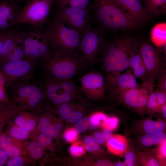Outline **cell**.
Returning a JSON list of instances; mask_svg holds the SVG:
<instances>
[{
  "mask_svg": "<svg viewBox=\"0 0 166 166\" xmlns=\"http://www.w3.org/2000/svg\"><path fill=\"white\" fill-rule=\"evenodd\" d=\"M8 104L0 102V109L7 105Z\"/></svg>",
  "mask_w": 166,
  "mask_h": 166,
  "instance_id": "obj_58",
  "label": "cell"
},
{
  "mask_svg": "<svg viewBox=\"0 0 166 166\" xmlns=\"http://www.w3.org/2000/svg\"><path fill=\"white\" fill-rule=\"evenodd\" d=\"M107 117L104 113L99 112L95 113L90 117V129H96L100 124L101 121L105 120Z\"/></svg>",
  "mask_w": 166,
  "mask_h": 166,
  "instance_id": "obj_38",
  "label": "cell"
},
{
  "mask_svg": "<svg viewBox=\"0 0 166 166\" xmlns=\"http://www.w3.org/2000/svg\"><path fill=\"white\" fill-rule=\"evenodd\" d=\"M10 135L13 137L19 139H24L27 138L30 132L16 126L11 127L9 130Z\"/></svg>",
  "mask_w": 166,
  "mask_h": 166,
  "instance_id": "obj_35",
  "label": "cell"
},
{
  "mask_svg": "<svg viewBox=\"0 0 166 166\" xmlns=\"http://www.w3.org/2000/svg\"><path fill=\"white\" fill-rule=\"evenodd\" d=\"M84 141L85 148L89 152L97 151L101 149L100 144L96 141L94 138L91 136L85 137Z\"/></svg>",
  "mask_w": 166,
  "mask_h": 166,
  "instance_id": "obj_39",
  "label": "cell"
},
{
  "mask_svg": "<svg viewBox=\"0 0 166 166\" xmlns=\"http://www.w3.org/2000/svg\"><path fill=\"white\" fill-rule=\"evenodd\" d=\"M88 65L80 53L60 51L40 60L38 66L42 71L56 78L72 79L82 74Z\"/></svg>",
  "mask_w": 166,
  "mask_h": 166,
  "instance_id": "obj_1",
  "label": "cell"
},
{
  "mask_svg": "<svg viewBox=\"0 0 166 166\" xmlns=\"http://www.w3.org/2000/svg\"><path fill=\"white\" fill-rule=\"evenodd\" d=\"M57 16L82 35L91 26L90 19L87 10L71 7L61 8Z\"/></svg>",
  "mask_w": 166,
  "mask_h": 166,
  "instance_id": "obj_12",
  "label": "cell"
},
{
  "mask_svg": "<svg viewBox=\"0 0 166 166\" xmlns=\"http://www.w3.org/2000/svg\"><path fill=\"white\" fill-rule=\"evenodd\" d=\"M105 85L115 94L126 91L137 85L136 77L129 68L124 73L114 71L107 73Z\"/></svg>",
  "mask_w": 166,
  "mask_h": 166,
  "instance_id": "obj_15",
  "label": "cell"
},
{
  "mask_svg": "<svg viewBox=\"0 0 166 166\" xmlns=\"http://www.w3.org/2000/svg\"><path fill=\"white\" fill-rule=\"evenodd\" d=\"M14 120L15 123L19 127L28 131H32L34 128L36 122L33 119H27L25 118V111L22 110L18 113Z\"/></svg>",
  "mask_w": 166,
  "mask_h": 166,
  "instance_id": "obj_32",
  "label": "cell"
},
{
  "mask_svg": "<svg viewBox=\"0 0 166 166\" xmlns=\"http://www.w3.org/2000/svg\"><path fill=\"white\" fill-rule=\"evenodd\" d=\"M155 85L149 77L136 87L126 91L114 94L119 100L127 107L140 112L144 113L149 97Z\"/></svg>",
  "mask_w": 166,
  "mask_h": 166,
  "instance_id": "obj_7",
  "label": "cell"
},
{
  "mask_svg": "<svg viewBox=\"0 0 166 166\" xmlns=\"http://www.w3.org/2000/svg\"><path fill=\"white\" fill-rule=\"evenodd\" d=\"M71 153L75 156H78L82 154L84 151L83 148L75 145L72 146L70 148Z\"/></svg>",
  "mask_w": 166,
  "mask_h": 166,
  "instance_id": "obj_48",
  "label": "cell"
},
{
  "mask_svg": "<svg viewBox=\"0 0 166 166\" xmlns=\"http://www.w3.org/2000/svg\"><path fill=\"white\" fill-rule=\"evenodd\" d=\"M43 147L37 141L30 143L29 146V149L30 154L32 157L38 159L42 156Z\"/></svg>",
  "mask_w": 166,
  "mask_h": 166,
  "instance_id": "obj_36",
  "label": "cell"
},
{
  "mask_svg": "<svg viewBox=\"0 0 166 166\" xmlns=\"http://www.w3.org/2000/svg\"><path fill=\"white\" fill-rule=\"evenodd\" d=\"M139 125V131L144 133H152L164 132L166 128V122L164 120L159 119L156 121L147 118L142 120Z\"/></svg>",
  "mask_w": 166,
  "mask_h": 166,
  "instance_id": "obj_21",
  "label": "cell"
},
{
  "mask_svg": "<svg viewBox=\"0 0 166 166\" xmlns=\"http://www.w3.org/2000/svg\"><path fill=\"white\" fill-rule=\"evenodd\" d=\"M140 50L150 77L154 81L158 78L164 69L160 55L152 44L147 41L140 44Z\"/></svg>",
  "mask_w": 166,
  "mask_h": 166,
  "instance_id": "obj_14",
  "label": "cell"
},
{
  "mask_svg": "<svg viewBox=\"0 0 166 166\" xmlns=\"http://www.w3.org/2000/svg\"><path fill=\"white\" fill-rule=\"evenodd\" d=\"M16 0L0 1V34L12 30L16 25L19 8Z\"/></svg>",
  "mask_w": 166,
  "mask_h": 166,
  "instance_id": "obj_16",
  "label": "cell"
},
{
  "mask_svg": "<svg viewBox=\"0 0 166 166\" xmlns=\"http://www.w3.org/2000/svg\"><path fill=\"white\" fill-rule=\"evenodd\" d=\"M22 109L14 106L8 105L5 107L0 109V131H2V129L9 119L16 115Z\"/></svg>",
  "mask_w": 166,
  "mask_h": 166,
  "instance_id": "obj_30",
  "label": "cell"
},
{
  "mask_svg": "<svg viewBox=\"0 0 166 166\" xmlns=\"http://www.w3.org/2000/svg\"><path fill=\"white\" fill-rule=\"evenodd\" d=\"M138 165L142 166H160L158 160L148 151L136 153Z\"/></svg>",
  "mask_w": 166,
  "mask_h": 166,
  "instance_id": "obj_27",
  "label": "cell"
},
{
  "mask_svg": "<svg viewBox=\"0 0 166 166\" xmlns=\"http://www.w3.org/2000/svg\"><path fill=\"white\" fill-rule=\"evenodd\" d=\"M140 44L137 39L130 37L117 38L109 43L104 48L102 55L104 71L107 73L121 72L129 68L130 55Z\"/></svg>",
  "mask_w": 166,
  "mask_h": 166,
  "instance_id": "obj_2",
  "label": "cell"
},
{
  "mask_svg": "<svg viewBox=\"0 0 166 166\" xmlns=\"http://www.w3.org/2000/svg\"><path fill=\"white\" fill-rule=\"evenodd\" d=\"M52 0H29L19 11L16 25L26 23L41 26L46 22Z\"/></svg>",
  "mask_w": 166,
  "mask_h": 166,
  "instance_id": "obj_8",
  "label": "cell"
},
{
  "mask_svg": "<svg viewBox=\"0 0 166 166\" xmlns=\"http://www.w3.org/2000/svg\"><path fill=\"white\" fill-rule=\"evenodd\" d=\"M45 34L49 42L50 54L60 51L80 53L82 34L69 27L57 16Z\"/></svg>",
  "mask_w": 166,
  "mask_h": 166,
  "instance_id": "obj_5",
  "label": "cell"
},
{
  "mask_svg": "<svg viewBox=\"0 0 166 166\" xmlns=\"http://www.w3.org/2000/svg\"><path fill=\"white\" fill-rule=\"evenodd\" d=\"M107 146L113 154L123 156L128 149V142L126 136L120 134L112 135L107 141Z\"/></svg>",
  "mask_w": 166,
  "mask_h": 166,
  "instance_id": "obj_19",
  "label": "cell"
},
{
  "mask_svg": "<svg viewBox=\"0 0 166 166\" xmlns=\"http://www.w3.org/2000/svg\"><path fill=\"white\" fill-rule=\"evenodd\" d=\"M131 19L142 23L150 21L151 16L142 6L139 0H113Z\"/></svg>",
  "mask_w": 166,
  "mask_h": 166,
  "instance_id": "obj_17",
  "label": "cell"
},
{
  "mask_svg": "<svg viewBox=\"0 0 166 166\" xmlns=\"http://www.w3.org/2000/svg\"><path fill=\"white\" fill-rule=\"evenodd\" d=\"M144 8L151 16L164 14L166 12V0H143Z\"/></svg>",
  "mask_w": 166,
  "mask_h": 166,
  "instance_id": "obj_23",
  "label": "cell"
},
{
  "mask_svg": "<svg viewBox=\"0 0 166 166\" xmlns=\"http://www.w3.org/2000/svg\"><path fill=\"white\" fill-rule=\"evenodd\" d=\"M72 111L67 120L72 123H74L81 119L82 117V113L78 111H74V106L72 105Z\"/></svg>",
  "mask_w": 166,
  "mask_h": 166,
  "instance_id": "obj_43",
  "label": "cell"
},
{
  "mask_svg": "<svg viewBox=\"0 0 166 166\" xmlns=\"http://www.w3.org/2000/svg\"><path fill=\"white\" fill-rule=\"evenodd\" d=\"M89 0H58L60 8L71 7L87 10Z\"/></svg>",
  "mask_w": 166,
  "mask_h": 166,
  "instance_id": "obj_34",
  "label": "cell"
},
{
  "mask_svg": "<svg viewBox=\"0 0 166 166\" xmlns=\"http://www.w3.org/2000/svg\"><path fill=\"white\" fill-rule=\"evenodd\" d=\"M148 151L158 160L160 166L166 165V141Z\"/></svg>",
  "mask_w": 166,
  "mask_h": 166,
  "instance_id": "obj_33",
  "label": "cell"
},
{
  "mask_svg": "<svg viewBox=\"0 0 166 166\" xmlns=\"http://www.w3.org/2000/svg\"><path fill=\"white\" fill-rule=\"evenodd\" d=\"M158 113H160L163 117L166 118V103L164 104L160 108Z\"/></svg>",
  "mask_w": 166,
  "mask_h": 166,
  "instance_id": "obj_54",
  "label": "cell"
},
{
  "mask_svg": "<svg viewBox=\"0 0 166 166\" xmlns=\"http://www.w3.org/2000/svg\"><path fill=\"white\" fill-rule=\"evenodd\" d=\"M102 134L105 140L107 141L112 136V132L111 129L105 128L103 131Z\"/></svg>",
  "mask_w": 166,
  "mask_h": 166,
  "instance_id": "obj_53",
  "label": "cell"
},
{
  "mask_svg": "<svg viewBox=\"0 0 166 166\" xmlns=\"http://www.w3.org/2000/svg\"><path fill=\"white\" fill-rule=\"evenodd\" d=\"M94 10L99 22L109 30H132L141 24L128 17L113 0H94Z\"/></svg>",
  "mask_w": 166,
  "mask_h": 166,
  "instance_id": "obj_4",
  "label": "cell"
},
{
  "mask_svg": "<svg viewBox=\"0 0 166 166\" xmlns=\"http://www.w3.org/2000/svg\"><path fill=\"white\" fill-rule=\"evenodd\" d=\"M6 93L11 104L22 110L39 111L44 109L49 100L42 89L30 80L16 83Z\"/></svg>",
  "mask_w": 166,
  "mask_h": 166,
  "instance_id": "obj_3",
  "label": "cell"
},
{
  "mask_svg": "<svg viewBox=\"0 0 166 166\" xmlns=\"http://www.w3.org/2000/svg\"><path fill=\"white\" fill-rule=\"evenodd\" d=\"M8 156L4 151L0 148V166L6 164L7 161Z\"/></svg>",
  "mask_w": 166,
  "mask_h": 166,
  "instance_id": "obj_51",
  "label": "cell"
},
{
  "mask_svg": "<svg viewBox=\"0 0 166 166\" xmlns=\"http://www.w3.org/2000/svg\"><path fill=\"white\" fill-rule=\"evenodd\" d=\"M140 141L144 147L157 145L166 141V135L164 132L145 133L141 137Z\"/></svg>",
  "mask_w": 166,
  "mask_h": 166,
  "instance_id": "obj_26",
  "label": "cell"
},
{
  "mask_svg": "<svg viewBox=\"0 0 166 166\" xmlns=\"http://www.w3.org/2000/svg\"><path fill=\"white\" fill-rule=\"evenodd\" d=\"M151 39L155 46L161 47L166 44V24L160 23L156 25L151 32Z\"/></svg>",
  "mask_w": 166,
  "mask_h": 166,
  "instance_id": "obj_24",
  "label": "cell"
},
{
  "mask_svg": "<svg viewBox=\"0 0 166 166\" xmlns=\"http://www.w3.org/2000/svg\"><path fill=\"white\" fill-rule=\"evenodd\" d=\"M94 137L95 140L100 144H104L106 140L102 133L100 132H95Z\"/></svg>",
  "mask_w": 166,
  "mask_h": 166,
  "instance_id": "obj_50",
  "label": "cell"
},
{
  "mask_svg": "<svg viewBox=\"0 0 166 166\" xmlns=\"http://www.w3.org/2000/svg\"><path fill=\"white\" fill-rule=\"evenodd\" d=\"M39 130L51 138L56 137L58 135V131L53 125L51 124L48 120L45 117L41 118L38 125Z\"/></svg>",
  "mask_w": 166,
  "mask_h": 166,
  "instance_id": "obj_31",
  "label": "cell"
},
{
  "mask_svg": "<svg viewBox=\"0 0 166 166\" xmlns=\"http://www.w3.org/2000/svg\"><path fill=\"white\" fill-rule=\"evenodd\" d=\"M96 166H112L113 164L110 161L105 159L98 160L96 164Z\"/></svg>",
  "mask_w": 166,
  "mask_h": 166,
  "instance_id": "obj_52",
  "label": "cell"
},
{
  "mask_svg": "<svg viewBox=\"0 0 166 166\" xmlns=\"http://www.w3.org/2000/svg\"><path fill=\"white\" fill-rule=\"evenodd\" d=\"M39 61L24 59L0 64V71L5 80V85L10 88L19 82L30 80Z\"/></svg>",
  "mask_w": 166,
  "mask_h": 166,
  "instance_id": "obj_6",
  "label": "cell"
},
{
  "mask_svg": "<svg viewBox=\"0 0 166 166\" xmlns=\"http://www.w3.org/2000/svg\"><path fill=\"white\" fill-rule=\"evenodd\" d=\"M57 79L64 89L74 98L79 97L83 93L80 87L78 86L75 82L72 79Z\"/></svg>",
  "mask_w": 166,
  "mask_h": 166,
  "instance_id": "obj_29",
  "label": "cell"
},
{
  "mask_svg": "<svg viewBox=\"0 0 166 166\" xmlns=\"http://www.w3.org/2000/svg\"><path fill=\"white\" fill-rule=\"evenodd\" d=\"M124 162L125 166H138L136 153L128 149L124 155Z\"/></svg>",
  "mask_w": 166,
  "mask_h": 166,
  "instance_id": "obj_40",
  "label": "cell"
},
{
  "mask_svg": "<svg viewBox=\"0 0 166 166\" xmlns=\"http://www.w3.org/2000/svg\"><path fill=\"white\" fill-rule=\"evenodd\" d=\"M79 81L82 92L88 97L98 100L104 97L106 91L105 80L100 72L90 71L81 76Z\"/></svg>",
  "mask_w": 166,
  "mask_h": 166,
  "instance_id": "obj_13",
  "label": "cell"
},
{
  "mask_svg": "<svg viewBox=\"0 0 166 166\" xmlns=\"http://www.w3.org/2000/svg\"><path fill=\"white\" fill-rule=\"evenodd\" d=\"M55 128L58 131H59L61 130L63 128V125L61 124L58 123L53 125Z\"/></svg>",
  "mask_w": 166,
  "mask_h": 166,
  "instance_id": "obj_56",
  "label": "cell"
},
{
  "mask_svg": "<svg viewBox=\"0 0 166 166\" xmlns=\"http://www.w3.org/2000/svg\"><path fill=\"white\" fill-rule=\"evenodd\" d=\"M34 82L42 89L48 99L56 105L69 102L74 98L64 89L57 79L43 71Z\"/></svg>",
  "mask_w": 166,
  "mask_h": 166,
  "instance_id": "obj_10",
  "label": "cell"
},
{
  "mask_svg": "<svg viewBox=\"0 0 166 166\" xmlns=\"http://www.w3.org/2000/svg\"><path fill=\"white\" fill-rule=\"evenodd\" d=\"M119 120L118 118L115 117H107L103 121V126L106 128L112 130L116 129L118 126Z\"/></svg>",
  "mask_w": 166,
  "mask_h": 166,
  "instance_id": "obj_41",
  "label": "cell"
},
{
  "mask_svg": "<svg viewBox=\"0 0 166 166\" xmlns=\"http://www.w3.org/2000/svg\"><path fill=\"white\" fill-rule=\"evenodd\" d=\"M90 127V117L81 118L76 122L74 129L77 133H83Z\"/></svg>",
  "mask_w": 166,
  "mask_h": 166,
  "instance_id": "obj_37",
  "label": "cell"
},
{
  "mask_svg": "<svg viewBox=\"0 0 166 166\" xmlns=\"http://www.w3.org/2000/svg\"><path fill=\"white\" fill-rule=\"evenodd\" d=\"M23 37L19 43L5 57L0 61V64L8 62L17 61L25 59V53L22 43Z\"/></svg>",
  "mask_w": 166,
  "mask_h": 166,
  "instance_id": "obj_28",
  "label": "cell"
},
{
  "mask_svg": "<svg viewBox=\"0 0 166 166\" xmlns=\"http://www.w3.org/2000/svg\"><path fill=\"white\" fill-rule=\"evenodd\" d=\"M102 45L100 34L91 26L82 34L80 52L88 65L95 62Z\"/></svg>",
  "mask_w": 166,
  "mask_h": 166,
  "instance_id": "obj_11",
  "label": "cell"
},
{
  "mask_svg": "<svg viewBox=\"0 0 166 166\" xmlns=\"http://www.w3.org/2000/svg\"><path fill=\"white\" fill-rule=\"evenodd\" d=\"M114 165L115 166H125L124 162L121 161H118L116 162Z\"/></svg>",
  "mask_w": 166,
  "mask_h": 166,
  "instance_id": "obj_57",
  "label": "cell"
},
{
  "mask_svg": "<svg viewBox=\"0 0 166 166\" xmlns=\"http://www.w3.org/2000/svg\"><path fill=\"white\" fill-rule=\"evenodd\" d=\"M24 33L13 31L1 48L0 52V61L5 57L18 44L22 39Z\"/></svg>",
  "mask_w": 166,
  "mask_h": 166,
  "instance_id": "obj_22",
  "label": "cell"
},
{
  "mask_svg": "<svg viewBox=\"0 0 166 166\" xmlns=\"http://www.w3.org/2000/svg\"><path fill=\"white\" fill-rule=\"evenodd\" d=\"M24 0H16V1L17 2H22L23 1H24Z\"/></svg>",
  "mask_w": 166,
  "mask_h": 166,
  "instance_id": "obj_59",
  "label": "cell"
},
{
  "mask_svg": "<svg viewBox=\"0 0 166 166\" xmlns=\"http://www.w3.org/2000/svg\"><path fill=\"white\" fill-rule=\"evenodd\" d=\"M24 164V159L19 156H17L10 158L7 162L5 165L7 166H22Z\"/></svg>",
  "mask_w": 166,
  "mask_h": 166,
  "instance_id": "obj_42",
  "label": "cell"
},
{
  "mask_svg": "<svg viewBox=\"0 0 166 166\" xmlns=\"http://www.w3.org/2000/svg\"><path fill=\"white\" fill-rule=\"evenodd\" d=\"M5 80L4 77L2 73L0 71V87H5Z\"/></svg>",
  "mask_w": 166,
  "mask_h": 166,
  "instance_id": "obj_55",
  "label": "cell"
},
{
  "mask_svg": "<svg viewBox=\"0 0 166 166\" xmlns=\"http://www.w3.org/2000/svg\"><path fill=\"white\" fill-rule=\"evenodd\" d=\"M22 43L25 59L39 61L50 55L49 45L45 34L37 31L24 33Z\"/></svg>",
  "mask_w": 166,
  "mask_h": 166,
  "instance_id": "obj_9",
  "label": "cell"
},
{
  "mask_svg": "<svg viewBox=\"0 0 166 166\" xmlns=\"http://www.w3.org/2000/svg\"><path fill=\"white\" fill-rule=\"evenodd\" d=\"M166 103V92L159 89L152 91L148 99L145 111L150 114L158 113Z\"/></svg>",
  "mask_w": 166,
  "mask_h": 166,
  "instance_id": "obj_20",
  "label": "cell"
},
{
  "mask_svg": "<svg viewBox=\"0 0 166 166\" xmlns=\"http://www.w3.org/2000/svg\"><path fill=\"white\" fill-rule=\"evenodd\" d=\"M140 45L130 55L129 66L130 68L132 69L133 73L135 77L143 82L147 80L150 75L140 54Z\"/></svg>",
  "mask_w": 166,
  "mask_h": 166,
  "instance_id": "obj_18",
  "label": "cell"
},
{
  "mask_svg": "<svg viewBox=\"0 0 166 166\" xmlns=\"http://www.w3.org/2000/svg\"><path fill=\"white\" fill-rule=\"evenodd\" d=\"M77 132L75 130L67 131L64 136L65 140L69 142H72L76 139L77 136Z\"/></svg>",
  "mask_w": 166,
  "mask_h": 166,
  "instance_id": "obj_46",
  "label": "cell"
},
{
  "mask_svg": "<svg viewBox=\"0 0 166 166\" xmlns=\"http://www.w3.org/2000/svg\"><path fill=\"white\" fill-rule=\"evenodd\" d=\"M38 142L44 148L50 145L52 142L51 137L43 134H41L38 138Z\"/></svg>",
  "mask_w": 166,
  "mask_h": 166,
  "instance_id": "obj_45",
  "label": "cell"
},
{
  "mask_svg": "<svg viewBox=\"0 0 166 166\" xmlns=\"http://www.w3.org/2000/svg\"><path fill=\"white\" fill-rule=\"evenodd\" d=\"M0 148L4 151L9 156L13 157L20 154V149L14 145L11 139L7 134L0 132Z\"/></svg>",
  "mask_w": 166,
  "mask_h": 166,
  "instance_id": "obj_25",
  "label": "cell"
},
{
  "mask_svg": "<svg viewBox=\"0 0 166 166\" xmlns=\"http://www.w3.org/2000/svg\"><path fill=\"white\" fill-rule=\"evenodd\" d=\"M0 102L12 105L9 100L5 87H0Z\"/></svg>",
  "mask_w": 166,
  "mask_h": 166,
  "instance_id": "obj_47",
  "label": "cell"
},
{
  "mask_svg": "<svg viewBox=\"0 0 166 166\" xmlns=\"http://www.w3.org/2000/svg\"><path fill=\"white\" fill-rule=\"evenodd\" d=\"M13 31L12 30L9 32L0 34V52L4 43L10 36Z\"/></svg>",
  "mask_w": 166,
  "mask_h": 166,
  "instance_id": "obj_49",
  "label": "cell"
},
{
  "mask_svg": "<svg viewBox=\"0 0 166 166\" xmlns=\"http://www.w3.org/2000/svg\"><path fill=\"white\" fill-rule=\"evenodd\" d=\"M158 84L155 85L159 89L166 92V70L164 69L158 78Z\"/></svg>",
  "mask_w": 166,
  "mask_h": 166,
  "instance_id": "obj_44",
  "label": "cell"
}]
</instances>
